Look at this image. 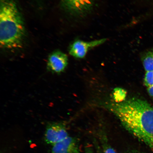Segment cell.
Wrapping results in <instances>:
<instances>
[{"label":"cell","mask_w":153,"mask_h":153,"mask_svg":"<svg viewBox=\"0 0 153 153\" xmlns=\"http://www.w3.org/2000/svg\"><path fill=\"white\" fill-rule=\"evenodd\" d=\"M104 153H116L115 151L112 148H109L106 149Z\"/></svg>","instance_id":"12"},{"label":"cell","mask_w":153,"mask_h":153,"mask_svg":"<svg viewBox=\"0 0 153 153\" xmlns=\"http://www.w3.org/2000/svg\"><path fill=\"white\" fill-rule=\"evenodd\" d=\"M24 22L13 0H1L0 10V43L4 48L22 46L25 35Z\"/></svg>","instance_id":"2"},{"label":"cell","mask_w":153,"mask_h":153,"mask_svg":"<svg viewBox=\"0 0 153 153\" xmlns=\"http://www.w3.org/2000/svg\"><path fill=\"white\" fill-rule=\"evenodd\" d=\"M142 60L146 72L153 71V50L145 53L143 56Z\"/></svg>","instance_id":"8"},{"label":"cell","mask_w":153,"mask_h":153,"mask_svg":"<svg viewBox=\"0 0 153 153\" xmlns=\"http://www.w3.org/2000/svg\"><path fill=\"white\" fill-rule=\"evenodd\" d=\"M69 136L65 124L62 122L49 123L46 128L44 139L48 144L51 146L60 142Z\"/></svg>","instance_id":"3"},{"label":"cell","mask_w":153,"mask_h":153,"mask_svg":"<svg viewBox=\"0 0 153 153\" xmlns=\"http://www.w3.org/2000/svg\"><path fill=\"white\" fill-rule=\"evenodd\" d=\"M144 83L147 88L153 85V71L146 72Z\"/></svg>","instance_id":"9"},{"label":"cell","mask_w":153,"mask_h":153,"mask_svg":"<svg viewBox=\"0 0 153 153\" xmlns=\"http://www.w3.org/2000/svg\"><path fill=\"white\" fill-rule=\"evenodd\" d=\"M147 88H148L147 91H148L149 95L151 97H153V85Z\"/></svg>","instance_id":"11"},{"label":"cell","mask_w":153,"mask_h":153,"mask_svg":"<svg viewBox=\"0 0 153 153\" xmlns=\"http://www.w3.org/2000/svg\"><path fill=\"white\" fill-rule=\"evenodd\" d=\"M130 133L153 150V107L147 101L133 98L109 106Z\"/></svg>","instance_id":"1"},{"label":"cell","mask_w":153,"mask_h":153,"mask_svg":"<svg viewBox=\"0 0 153 153\" xmlns=\"http://www.w3.org/2000/svg\"><path fill=\"white\" fill-rule=\"evenodd\" d=\"M68 63V57L65 53L60 51H55L49 56L48 68L54 73L60 74L65 70Z\"/></svg>","instance_id":"6"},{"label":"cell","mask_w":153,"mask_h":153,"mask_svg":"<svg viewBox=\"0 0 153 153\" xmlns=\"http://www.w3.org/2000/svg\"><path fill=\"white\" fill-rule=\"evenodd\" d=\"M51 153H79L77 141L74 137L68 136L52 145Z\"/></svg>","instance_id":"7"},{"label":"cell","mask_w":153,"mask_h":153,"mask_svg":"<svg viewBox=\"0 0 153 153\" xmlns=\"http://www.w3.org/2000/svg\"><path fill=\"white\" fill-rule=\"evenodd\" d=\"M63 5L71 13L84 16L92 10L95 0H62Z\"/></svg>","instance_id":"4"},{"label":"cell","mask_w":153,"mask_h":153,"mask_svg":"<svg viewBox=\"0 0 153 153\" xmlns=\"http://www.w3.org/2000/svg\"><path fill=\"white\" fill-rule=\"evenodd\" d=\"M85 153H93L92 151L91 150V149L87 148L86 149Z\"/></svg>","instance_id":"13"},{"label":"cell","mask_w":153,"mask_h":153,"mask_svg":"<svg viewBox=\"0 0 153 153\" xmlns=\"http://www.w3.org/2000/svg\"><path fill=\"white\" fill-rule=\"evenodd\" d=\"M115 97L116 99V100L119 101H122V99H123L126 96V93L124 91L121 89H116L114 93Z\"/></svg>","instance_id":"10"},{"label":"cell","mask_w":153,"mask_h":153,"mask_svg":"<svg viewBox=\"0 0 153 153\" xmlns=\"http://www.w3.org/2000/svg\"><path fill=\"white\" fill-rule=\"evenodd\" d=\"M106 41V38L90 42L76 40L71 45L69 52L70 55L76 58H83L87 54L89 50L102 45Z\"/></svg>","instance_id":"5"}]
</instances>
